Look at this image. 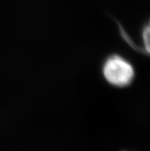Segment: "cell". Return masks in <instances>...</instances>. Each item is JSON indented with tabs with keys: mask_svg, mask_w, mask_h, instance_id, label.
Listing matches in <instances>:
<instances>
[{
	"mask_svg": "<svg viewBox=\"0 0 150 151\" xmlns=\"http://www.w3.org/2000/svg\"><path fill=\"white\" fill-rule=\"evenodd\" d=\"M102 71L106 81L118 88L129 86L135 77V71L131 63L118 55H113L106 58Z\"/></svg>",
	"mask_w": 150,
	"mask_h": 151,
	"instance_id": "1",
	"label": "cell"
},
{
	"mask_svg": "<svg viewBox=\"0 0 150 151\" xmlns=\"http://www.w3.org/2000/svg\"><path fill=\"white\" fill-rule=\"evenodd\" d=\"M149 25L147 24L143 28L142 32V38H143V43L144 45L145 52L147 53L149 52Z\"/></svg>",
	"mask_w": 150,
	"mask_h": 151,
	"instance_id": "2",
	"label": "cell"
}]
</instances>
